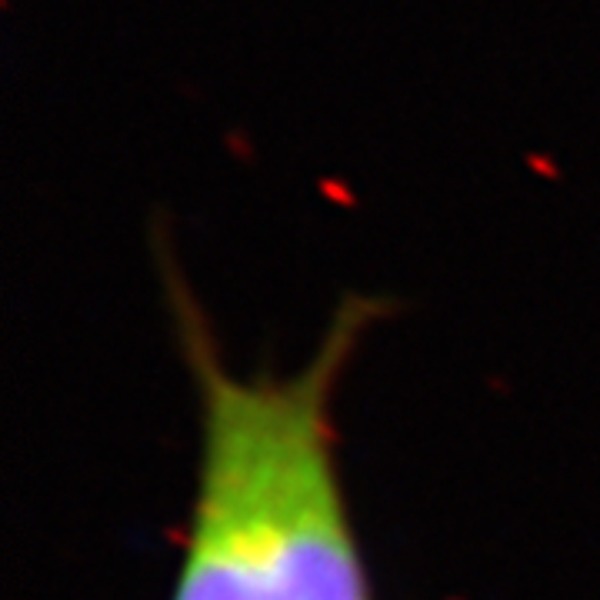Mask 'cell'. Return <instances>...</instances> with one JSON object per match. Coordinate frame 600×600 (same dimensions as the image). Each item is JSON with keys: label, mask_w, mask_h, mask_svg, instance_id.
Returning a JSON list of instances; mask_svg holds the SVG:
<instances>
[{"label": "cell", "mask_w": 600, "mask_h": 600, "mask_svg": "<svg viewBox=\"0 0 600 600\" xmlns=\"http://www.w3.org/2000/svg\"><path fill=\"white\" fill-rule=\"evenodd\" d=\"M201 461L170 600H374L334 454V394L374 317L341 307L294 374L237 377L184 304Z\"/></svg>", "instance_id": "obj_1"}]
</instances>
